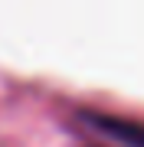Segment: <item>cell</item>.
Instances as JSON below:
<instances>
[{"label":"cell","mask_w":144,"mask_h":147,"mask_svg":"<svg viewBox=\"0 0 144 147\" xmlns=\"http://www.w3.org/2000/svg\"><path fill=\"white\" fill-rule=\"evenodd\" d=\"M92 127H98L101 134L115 137V141L128 144V147H144V121L134 118H115V115H85Z\"/></svg>","instance_id":"obj_1"}]
</instances>
